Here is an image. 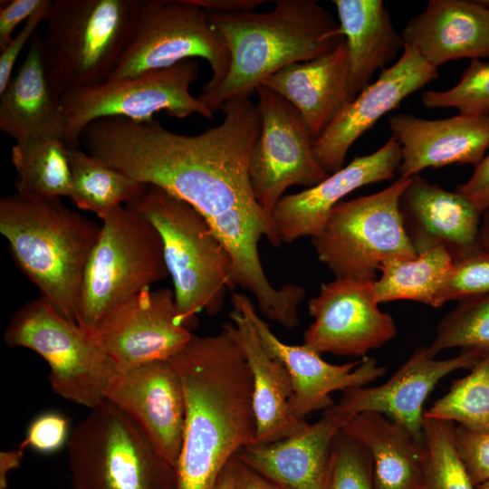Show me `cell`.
<instances>
[{"label": "cell", "instance_id": "cell-37", "mask_svg": "<svg viewBox=\"0 0 489 489\" xmlns=\"http://www.w3.org/2000/svg\"><path fill=\"white\" fill-rule=\"evenodd\" d=\"M327 489H376L369 452L341 429L331 447Z\"/></svg>", "mask_w": 489, "mask_h": 489}, {"label": "cell", "instance_id": "cell-28", "mask_svg": "<svg viewBox=\"0 0 489 489\" xmlns=\"http://www.w3.org/2000/svg\"><path fill=\"white\" fill-rule=\"evenodd\" d=\"M338 33L348 52L350 92L354 99L379 70L398 60L405 43L381 0H333Z\"/></svg>", "mask_w": 489, "mask_h": 489}, {"label": "cell", "instance_id": "cell-26", "mask_svg": "<svg viewBox=\"0 0 489 489\" xmlns=\"http://www.w3.org/2000/svg\"><path fill=\"white\" fill-rule=\"evenodd\" d=\"M222 329L241 348L253 377V404L256 423L253 445H268L296 436L309 426L292 415L290 399L292 382L285 367L272 358L261 344L250 321L234 309Z\"/></svg>", "mask_w": 489, "mask_h": 489}, {"label": "cell", "instance_id": "cell-14", "mask_svg": "<svg viewBox=\"0 0 489 489\" xmlns=\"http://www.w3.org/2000/svg\"><path fill=\"white\" fill-rule=\"evenodd\" d=\"M87 332L118 371L170 360L193 337L178 320L174 292L150 287L111 308Z\"/></svg>", "mask_w": 489, "mask_h": 489}, {"label": "cell", "instance_id": "cell-47", "mask_svg": "<svg viewBox=\"0 0 489 489\" xmlns=\"http://www.w3.org/2000/svg\"><path fill=\"white\" fill-rule=\"evenodd\" d=\"M480 243L482 249L489 253V208L482 213Z\"/></svg>", "mask_w": 489, "mask_h": 489}, {"label": "cell", "instance_id": "cell-19", "mask_svg": "<svg viewBox=\"0 0 489 489\" xmlns=\"http://www.w3.org/2000/svg\"><path fill=\"white\" fill-rule=\"evenodd\" d=\"M401 160L400 146L391 136L378 150L355 157L321 183L283 196L271 215L280 244L317 235L343 197L360 187L393 178Z\"/></svg>", "mask_w": 489, "mask_h": 489}, {"label": "cell", "instance_id": "cell-45", "mask_svg": "<svg viewBox=\"0 0 489 489\" xmlns=\"http://www.w3.org/2000/svg\"><path fill=\"white\" fill-rule=\"evenodd\" d=\"M207 12L234 13L254 11L264 0H192Z\"/></svg>", "mask_w": 489, "mask_h": 489}, {"label": "cell", "instance_id": "cell-38", "mask_svg": "<svg viewBox=\"0 0 489 489\" xmlns=\"http://www.w3.org/2000/svg\"><path fill=\"white\" fill-rule=\"evenodd\" d=\"M487 293L489 253L482 250L452 263L437 294L436 308L446 302H461Z\"/></svg>", "mask_w": 489, "mask_h": 489}, {"label": "cell", "instance_id": "cell-13", "mask_svg": "<svg viewBox=\"0 0 489 489\" xmlns=\"http://www.w3.org/2000/svg\"><path fill=\"white\" fill-rule=\"evenodd\" d=\"M256 93L262 127L251 151L249 177L257 203L271 217L288 187L309 188L330 174L316 159L314 140L298 110L264 85Z\"/></svg>", "mask_w": 489, "mask_h": 489}, {"label": "cell", "instance_id": "cell-3", "mask_svg": "<svg viewBox=\"0 0 489 489\" xmlns=\"http://www.w3.org/2000/svg\"><path fill=\"white\" fill-rule=\"evenodd\" d=\"M207 17L230 54L225 77L215 86L203 85L197 96L213 112L249 98L283 68L331 53L343 39L339 23L315 0H276L269 12H207Z\"/></svg>", "mask_w": 489, "mask_h": 489}, {"label": "cell", "instance_id": "cell-12", "mask_svg": "<svg viewBox=\"0 0 489 489\" xmlns=\"http://www.w3.org/2000/svg\"><path fill=\"white\" fill-rule=\"evenodd\" d=\"M207 61L215 86L227 74V44L209 23L207 12L192 0H143L133 35L107 81L166 68L181 61Z\"/></svg>", "mask_w": 489, "mask_h": 489}, {"label": "cell", "instance_id": "cell-32", "mask_svg": "<svg viewBox=\"0 0 489 489\" xmlns=\"http://www.w3.org/2000/svg\"><path fill=\"white\" fill-rule=\"evenodd\" d=\"M16 193L48 198L69 196L71 170L68 146L60 139L15 143L11 150Z\"/></svg>", "mask_w": 489, "mask_h": 489}, {"label": "cell", "instance_id": "cell-9", "mask_svg": "<svg viewBox=\"0 0 489 489\" xmlns=\"http://www.w3.org/2000/svg\"><path fill=\"white\" fill-rule=\"evenodd\" d=\"M410 177H399L377 193L340 202L321 230L311 237L318 259L336 278L373 282L386 260L417 256L398 210L399 197Z\"/></svg>", "mask_w": 489, "mask_h": 489}, {"label": "cell", "instance_id": "cell-24", "mask_svg": "<svg viewBox=\"0 0 489 489\" xmlns=\"http://www.w3.org/2000/svg\"><path fill=\"white\" fill-rule=\"evenodd\" d=\"M432 66L489 58V8L483 0H430L400 32Z\"/></svg>", "mask_w": 489, "mask_h": 489}, {"label": "cell", "instance_id": "cell-29", "mask_svg": "<svg viewBox=\"0 0 489 489\" xmlns=\"http://www.w3.org/2000/svg\"><path fill=\"white\" fill-rule=\"evenodd\" d=\"M341 430L369 452L376 489H423L424 442L406 427L377 412H361Z\"/></svg>", "mask_w": 489, "mask_h": 489}, {"label": "cell", "instance_id": "cell-43", "mask_svg": "<svg viewBox=\"0 0 489 489\" xmlns=\"http://www.w3.org/2000/svg\"><path fill=\"white\" fill-rule=\"evenodd\" d=\"M455 191L481 214L489 208V153L475 167L468 180L458 185Z\"/></svg>", "mask_w": 489, "mask_h": 489}, {"label": "cell", "instance_id": "cell-44", "mask_svg": "<svg viewBox=\"0 0 489 489\" xmlns=\"http://www.w3.org/2000/svg\"><path fill=\"white\" fill-rule=\"evenodd\" d=\"M229 465L233 475L234 489H283L235 456L230 459Z\"/></svg>", "mask_w": 489, "mask_h": 489}, {"label": "cell", "instance_id": "cell-7", "mask_svg": "<svg viewBox=\"0 0 489 489\" xmlns=\"http://www.w3.org/2000/svg\"><path fill=\"white\" fill-rule=\"evenodd\" d=\"M67 452L72 489H177L176 469L106 399L72 430Z\"/></svg>", "mask_w": 489, "mask_h": 489}, {"label": "cell", "instance_id": "cell-40", "mask_svg": "<svg viewBox=\"0 0 489 489\" xmlns=\"http://www.w3.org/2000/svg\"><path fill=\"white\" fill-rule=\"evenodd\" d=\"M455 443L475 487L489 480V433H475L456 425Z\"/></svg>", "mask_w": 489, "mask_h": 489}, {"label": "cell", "instance_id": "cell-33", "mask_svg": "<svg viewBox=\"0 0 489 489\" xmlns=\"http://www.w3.org/2000/svg\"><path fill=\"white\" fill-rule=\"evenodd\" d=\"M425 417L456 422L475 433H489V352L471 371L455 379L448 391L424 412Z\"/></svg>", "mask_w": 489, "mask_h": 489}, {"label": "cell", "instance_id": "cell-25", "mask_svg": "<svg viewBox=\"0 0 489 489\" xmlns=\"http://www.w3.org/2000/svg\"><path fill=\"white\" fill-rule=\"evenodd\" d=\"M262 85L298 110L315 141L353 100L344 38L331 53L288 65L265 79Z\"/></svg>", "mask_w": 489, "mask_h": 489}, {"label": "cell", "instance_id": "cell-4", "mask_svg": "<svg viewBox=\"0 0 489 489\" xmlns=\"http://www.w3.org/2000/svg\"><path fill=\"white\" fill-rule=\"evenodd\" d=\"M101 225L61 198L14 193L0 200V232L40 297L76 322L84 271Z\"/></svg>", "mask_w": 489, "mask_h": 489}, {"label": "cell", "instance_id": "cell-39", "mask_svg": "<svg viewBox=\"0 0 489 489\" xmlns=\"http://www.w3.org/2000/svg\"><path fill=\"white\" fill-rule=\"evenodd\" d=\"M71 433L70 419L59 412L46 411L30 423L20 446L49 455L67 446Z\"/></svg>", "mask_w": 489, "mask_h": 489}, {"label": "cell", "instance_id": "cell-49", "mask_svg": "<svg viewBox=\"0 0 489 489\" xmlns=\"http://www.w3.org/2000/svg\"><path fill=\"white\" fill-rule=\"evenodd\" d=\"M476 489H489V480L476 486Z\"/></svg>", "mask_w": 489, "mask_h": 489}, {"label": "cell", "instance_id": "cell-1", "mask_svg": "<svg viewBox=\"0 0 489 489\" xmlns=\"http://www.w3.org/2000/svg\"><path fill=\"white\" fill-rule=\"evenodd\" d=\"M221 110L223 121L196 135L170 131L153 119L109 117L90 123L81 141L108 166L197 210L232 256L235 286L254 295L264 317L296 328L305 289L294 283L274 287L259 255L262 237L281 245L249 177L251 151L262 127L259 105L238 98Z\"/></svg>", "mask_w": 489, "mask_h": 489}, {"label": "cell", "instance_id": "cell-2", "mask_svg": "<svg viewBox=\"0 0 489 489\" xmlns=\"http://www.w3.org/2000/svg\"><path fill=\"white\" fill-rule=\"evenodd\" d=\"M170 361L185 398L177 489H213L230 459L255 441L251 370L224 329L215 335H193Z\"/></svg>", "mask_w": 489, "mask_h": 489}, {"label": "cell", "instance_id": "cell-16", "mask_svg": "<svg viewBox=\"0 0 489 489\" xmlns=\"http://www.w3.org/2000/svg\"><path fill=\"white\" fill-rule=\"evenodd\" d=\"M231 302L253 324L262 346L274 360L282 363L292 382L290 409L299 419L313 411L327 409L335 403L331 393L365 387L386 372L372 357L336 365L321 359V354L306 345H290L279 340L268 323L257 313L248 296L233 292Z\"/></svg>", "mask_w": 489, "mask_h": 489}, {"label": "cell", "instance_id": "cell-35", "mask_svg": "<svg viewBox=\"0 0 489 489\" xmlns=\"http://www.w3.org/2000/svg\"><path fill=\"white\" fill-rule=\"evenodd\" d=\"M428 348L435 356L452 348L489 352V293L458 302L439 321Z\"/></svg>", "mask_w": 489, "mask_h": 489}, {"label": "cell", "instance_id": "cell-48", "mask_svg": "<svg viewBox=\"0 0 489 489\" xmlns=\"http://www.w3.org/2000/svg\"><path fill=\"white\" fill-rule=\"evenodd\" d=\"M213 489H234L233 475L229 462L222 470Z\"/></svg>", "mask_w": 489, "mask_h": 489}, {"label": "cell", "instance_id": "cell-23", "mask_svg": "<svg viewBox=\"0 0 489 489\" xmlns=\"http://www.w3.org/2000/svg\"><path fill=\"white\" fill-rule=\"evenodd\" d=\"M351 417L334 404L300 434L244 446L234 456L283 489H327L332 441Z\"/></svg>", "mask_w": 489, "mask_h": 489}, {"label": "cell", "instance_id": "cell-11", "mask_svg": "<svg viewBox=\"0 0 489 489\" xmlns=\"http://www.w3.org/2000/svg\"><path fill=\"white\" fill-rule=\"evenodd\" d=\"M198 72V63L187 59L127 79L65 92L60 99L65 119L64 142L68 147H79L84 129L102 118L144 121L166 112L180 119L192 114L210 119L214 112L189 91Z\"/></svg>", "mask_w": 489, "mask_h": 489}, {"label": "cell", "instance_id": "cell-21", "mask_svg": "<svg viewBox=\"0 0 489 489\" xmlns=\"http://www.w3.org/2000/svg\"><path fill=\"white\" fill-rule=\"evenodd\" d=\"M398 210L417 255L441 247L457 261L483 250L482 214L455 191L416 175L399 197Z\"/></svg>", "mask_w": 489, "mask_h": 489}, {"label": "cell", "instance_id": "cell-50", "mask_svg": "<svg viewBox=\"0 0 489 489\" xmlns=\"http://www.w3.org/2000/svg\"><path fill=\"white\" fill-rule=\"evenodd\" d=\"M485 5L489 8V0H483Z\"/></svg>", "mask_w": 489, "mask_h": 489}, {"label": "cell", "instance_id": "cell-36", "mask_svg": "<svg viewBox=\"0 0 489 489\" xmlns=\"http://www.w3.org/2000/svg\"><path fill=\"white\" fill-rule=\"evenodd\" d=\"M421 102L429 109L455 108L461 114L489 115V62L472 60L454 87L426 91Z\"/></svg>", "mask_w": 489, "mask_h": 489}, {"label": "cell", "instance_id": "cell-30", "mask_svg": "<svg viewBox=\"0 0 489 489\" xmlns=\"http://www.w3.org/2000/svg\"><path fill=\"white\" fill-rule=\"evenodd\" d=\"M68 197L78 208L91 212L101 220L116 207L139 198L148 187L79 147H68Z\"/></svg>", "mask_w": 489, "mask_h": 489}, {"label": "cell", "instance_id": "cell-6", "mask_svg": "<svg viewBox=\"0 0 489 489\" xmlns=\"http://www.w3.org/2000/svg\"><path fill=\"white\" fill-rule=\"evenodd\" d=\"M143 0H49L43 37L54 95L105 82L125 52Z\"/></svg>", "mask_w": 489, "mask_h": 489}, {"label": "cell", "instance_id": "cell-27", "mask_svg": "<svg viewBox=\"0 0 489 489\" xmlns=\"http://www.w3.org/2000/svg\"><path fill=\"white\" fill-rule=\"evenodd\" d=\"M0 129L15 143L42 139L63 140L64 114L47 79L43 37L37 32L26 57L0 94Z\"/></svg>", "mask_w": 489, "mask_h": 489}, {"label": "cell", "instance_id": "cell-51", "mask_svg": "<svg viewBox=\"0 0 489 489\" xmlns=\"http://www.w3.org/2000/svg\"><path fill=\"white\" fill-rule=\"evenodd\" d=\"M72 489V488H71Z\"/></svg>", "mask_w": 489, "mask_h": 489}, {"label": "cell", "instance_id": "cell-42", "mask_svg": "<svg viewBox=\"0 0 489 489\" xmlns=\"http://www.w3.org/2000/svg\"><path fill=\"white\" fill-rule=\"evenodd\" d=\"M44 0H9L0 5V51L13 39L15 28L26 22Z\"/></svg>", "mask_w": 489, "mask_h": 489}, {"label": "cell", "instance_id": "cell-20", "mask_svg": "<svg viewBox=\"0 0 489 489\" xmlns=\"http://www.w3.org/2000/svg\"><path fill=\"white\" fill-rule=\"evenodd\" d=\"M481 356L462 350L455 357L436 360L428 347L417 348L386 382L346 389L336 405L351 417L361 412L382 414L423 441V408L430 392L446 375L471 369Z\"/></svg>", "mask_w": 489, "mask_h": 489}, {"label": "cell", "instance_id": "cell-5", "mask_svg": "<svg viewBox=\"0 0 489 489\" xmlns=\"http://www.w3.org/2000/svg\"><path fill=\"white\" fill-rule=\"evenodd\" d=\"M125 206L142 215L160 235L179 321L187 327L202 311L216 315L227 289L236 287L232 256L206 219L155 186Z\"/></svg>", "mask_w": 489, "mask_h": 489}, {"label": "cell", "instance_id": "cell-31", "mask_svg": "<svg viewBox=\"0 0 489 489\" xmlns=\"http://www.w3.org/2000/svg\"><path fill=\"white\" fill-rule=\"evenodd\" d=\"M447 252L436 247L413 259L391 258L379 267L373 283L379 303L410 300L436 307L443 281L453 263Z\"/></svg>", "mask_w": 489, "mask_h": 489}, {"label": "cell", "instance_id": "cell-41", "mask_svg": "<svg viewBox=\"0 0 489 489\" xmlns=\"http://www.w3.org/2000/svg\"><path fill=\"white\" fill-rule=\"evenodd\" d=\"M49 0H44L43 5L33 15L24 22L19 33L13 37L9 43L1 51L0 54V94L8 86L12 80V72L19 54L25 43L32 40L38 25L44 21L46 8Z\"/></svg>", "mask_w": 489, "mask_h": 489}, {"label": "cell", "instance_id": "cell-18", "mask_svg": "<svg viewBox=\"0 0 489 489\" xmlns=\"http://www.w3.org/2000/svg\"><path fill=\"white\" fill-rule=\"evenodd\" d=\"M438 77L437 68L405 45L398 60L380 71L313 142L320 165L332 174L343 167L350 148L385 114Z\"/></svg>", "mask_w": 489, "mask_h": 489}, {"label": "cell", "instance_id": "cell-15", "mask_svg": "<svg viewBox=\"0 0 489 489\" xmlns=\"http://www.w3.org/2000/svg\"><path fill=\"white\" fill-rule=\"evenodd\" d=\"M373 282L336 278L321 283L308 302L313 321L303 333V344L318 353L365 357L397 334L390 314L382 312Z\"/></svg>", "mask_w": 489, "mask_h": 489}, {"label": "cell", "instance_id": "cell-8", "mask_svg": "<svg viewBox=\"0 0 489 489\" xmlns=\"http://www.w3.org/2000/svg\"><path fill=\"white\" fill-rule=\"evenodd\" d=\"M168 276L160 235L128 206L102 219L82 283L76 321L90 331L111 308Z\"/></svg>", "mask_w": 489, "mask_h": 489}, {"label": "cell", "instance_id": "cell-10", "mask_svg": "<svg viewBox=\"0 0 489 489\" xmlns=\"http://www.w3.org/2000/svg\"><path fill=\"white\" fill-rule=\"evenodd\" d=\"M3 339L9 347L40 355L50 368L53 390L89 409L105 400L106 389L118 372L84 329L41 297L14 313Z\"/></svg>", "mask_w": 489, "mask_h": 489}, {"label": "cell", "instance_id": "cell-22", "mask_svg": "<svg viewBox=\"0 0 489 489\" xmlns=\"http://www.w3.org/2000/svg\"><path fill=\"white\" fill-rule=\"evenodd\" d=\"M388 127L401 149L399 177L453 164L475 167L489 149V115L426 120L399 113L389 118Z\"/></svg>", "mask_w": 489, "mask_h": 489}, {"label": "cell", "instance_id": "cell-17", "mask_svg": "<svg viewBox=\"0 0 489 489\" xmlns=\"http://www.w3.org/2000/svg\"><path fill=\"white\" fill-rule=\"evenodd\" d=\"M105 399L123 411L176 469L183 441L185 398L170 360L118 371L106 389Z\"/></svg>", "mask_w": 489, "mask_h": 489}, {"label": "cell", "instance_id": "cell-46", "mask_svg": "<svg viewBox=\"0 0 489 489\" xmlns=\"http://www.w3.org/2000/svg\"><path fill=\"white\" fill-rule=\"evenodd\" d=\"M24 450L19 445L15 449L2 451L0 453V489L7 488L8 474L20 466Z\"/></svg>", "mask_w": 489, "mask_h": 489}, {"label": "cell", "instance_id": "cell-34", "mask_svg": "<svg viewBox=\"0 0 489 489\" xmlns=\"http://www.w3.org/2000/svg\"><path fill=\"white\" fill-rule=\"evenodd\" d=\"M455 424L424 417L423 489H476L455 443Z\"/></svg>", "mask_w": 489, "mask_h": 489}]
</instances>
